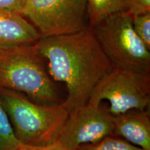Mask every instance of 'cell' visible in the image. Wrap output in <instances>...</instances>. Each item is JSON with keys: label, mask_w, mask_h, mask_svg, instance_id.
I'll return each mask as SVG.
<instances>
[{"label": "cell", "mask_w": 150, "mask_h": 150, "mask_svg": "<svg viewBox=\"0 0 150 150\" xmlns=\"http://www.w3.org/2000/svg\"><path fill=\"white\" fill-rule=\"evenodd\" d=\"M35 46L50 75L66 86L67 95L62 104L68 112L87 104L113 67L91 26L70 34L41 37Z\"/></svg>", "instance_id": "1"}, {"label": "cell", "mask_w": 150, "mask_h": 150, "mask_svg": "<svg viewBox=\"0 0 150 150\" xmlns=\"http://www.w3.org/2000/svg\"><path fill=\"white\" fill-rule=\"evenodd\" d=\"M0 89L18 92L40 104L62 102L35 44L0 50Z\"/></svg>", "instance_id": "2"}, {"label": "cell", "mask_w": 150, "mask_h": 150, "mask_svg": "<svg viewBox=\"0 0 150 150\" xmlns=\"http://www.w3.org/2000/svg\"><path fill=\"white\" fill-rule=\"evenodd\" d=\"M0 104L16 138L27 145L45 146L57 140L69 114L62 102L40 104L10 90L0 89Z\"/></svg>", "instance_id": "3"}, {"label": "cell", "mask_w": 150, "mask_h": 150, "mask_svg": "<svg viewBox=\"0 0 150 150\" xmlns=\"http://www.w3.org/2000/svg\"><path fill=\"white\" fill-rule=\"evenodd\" d=\"M91 27L112 67L150 73V50L135 32L128 11L112 14Z\"/></svg>", "instance_id": "4"}, {"label": "cell", "mask_w": 150, "mask_h": 150, "mask_svg": "<svg viewBox=\"0 0 150 150\" xmlns=\"http://www.w3.org/2000/svg\"><path fill=\"white\" fill-rule=\"evenodd\" d=\"M110 104L112 116L134 109H147L150 103V73L112 67L95 88L88 104Z\"/></svg>", "instance_id": "5"}, {"label": "cell", "mask_w": 150, "mask_h": 150, "mask_svg": "<svg viewBox=\"0 0 150 150\" xmlns=\"http://www.w3.org/2000/svg\"><path fill=\"white\" fill-rule=\"evenodd\" d=\"M23 16L41 37L70 34L90 26L86 0H25Z\"/></svg>", "instance_id": "6"}, {"label": "cell", "mask_w": 150, "mask_h": 150, "mask_svg": "<svg viewBox=\"0 0 150 150\" xmlns=\"http://www.w3.org/2000/svg\"><path fill=\"white\" fill-rule=\"evenodd\" d=\"M114 117L108 110L86 104L69 112L59 139L69 149L76 150L113 134Z\"/></svg>", "instance_id": "7"}, {"label": "cell", "mask_w": 150, "mask_h": 150, "mask_svg": "<svg viewBox=\"0 0 150 150\" xmlns=\"http://www.w3.org/2000/svg\"><path fill=\"white\" fill-rule=\"evenodd\" d=\"M40 38L34 26L23 16L0 8V50L35 44Z\"/></svg>", "instance_id": "8"}, {"label": "cell", "mask_w": 150, "mask_h": 150, "mask_svg": "<svg viewBox=\"0 0 150 150\" xmlns=\"http://www.w3.org/2000/svg\"><path fill=\"white\" fill-rule=\"evenodd\" d=\"M113 117L114 134L144 150H150L149 110L134 109Z\"/></svg>", "instance_id": "9"}, {"label": "cell", "mask_w": 150, "mask_h": 150, "mask_svg": "<svg viewBox=\"0 0 150 150\" xmlns=\"http://www.w3.org/2000/svg\"><path fill=\"white\" fill-rule=\"evenodd\" d=\"M91 27L116 13L127 10L125 0H86Z\"/></svg>", "instance_id": "10"}, {"label": "cell", "mask_w": 150, "mask_h": 150, "mask_svg": "<svg viewBox=\"0 0 150 150\" xmlns=\"http://www.w3.org/2000/svg\"><path fill=\"white\" fill-rule=\"evenodd\" d=\"M76 150H144L124 138L112 134L94 143L84 144Z\"/></svg>", "instance_id": "11"}, {"label": "cell", "mask_w": 150, "mask_h": 150, "mask_svg": "<svg viewBox=\"0 0 150 150\" xmlns=\"http://www.w3.org/2000/svg\"><path fill=\"white\" fill-rule=\"evenodd\" d=\"M22 145L16 138L8 115L0 104V150H19Z\"/></svg>", "instance_id": "12"}, {"label": "cell", "mask_w": 150, "mask_h": 150, "mask_svg": "<svg viewBox=\"0 0 150 150\" xmlns=\"http://www.w3.org/2000/svg\"><path fill=\"white\" fill-rule=\"evenodd\" d=\"M132 22L137 35L150 50V12L132 16Z\"/></svg>", "instance_id": "13"}, {"label": "cell", "mask_w": 150, "mask_h": 150, "mask_svg": "<svg viewBox=\"0 0 150 150\" xmlns=\"http://www.w3.org/2000/svg\"><path fill=\"white\" fill-rule=\"evenodd\" d=\"M127 10L131 16L150 12V0H125Z\"/></svg>", "instance_id": "14"}, {"label": "cell", "mask_w": 150, "mask_h": 150, "mask_svg": "<svg viewBox=\"0 0 150 150\" xmlns=\"http://www.w3.org/2000/svg\"><path fill=\"white\" fill-rule=\"evenodd\" d=\"M19 150H71L59 139L45 146H31L22 144Z\"/></svg>", "instance_id": "15"}, {"label": "cell", "mask_w": 150, "mask_h": 150, "mask_svg": "<svg viewBox=\"0 0 150 150\" xmlns=\"http://www.w3.org/2000/svg\"><path fill=\"white\" fill-rule=\"evenodd\" d=\"M25 0H0V8L18 13L23 16Z\"/></svg>", "instance_id": "16"}]
</instances>
